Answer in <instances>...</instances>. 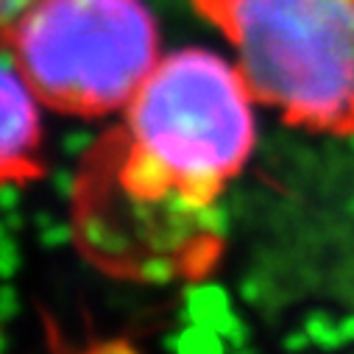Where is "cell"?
I'll list each match as a JSON object with an SVG mask.
<instances>
[{"label": "cell", "mask_w": 354, "mask_h": 354, "mask_svg": "<svg viewBox=\"0 0 354 354\" xmlns=\"http://www.w3.org/2000/svg\"><path fill=\"white\" fill-rule=\"evenodd\" d=\"M31 3H37V0H0V48H6L15 26L31 9Z\"/></svg>", "instance_id": "cell-5"}, {"label": "cell", "mask_w": 354, "mask_h": 354, "mask_svg": "<svg viewBox=\"0 0 354 354\" xmlns=\"http://www.w3.org/2000/svg\"><path fill=\"white\" fill-rule=\"evenodd\" d=\"M0 48V185H23L42 173L39 98Z\"/></svg>", "instance_id": "cell-4"}, {"label": "cell", "mask_w": 354, "mask_h": 354, "mask_svg": "<svg viewBox=\"0 0 354 354\" xmlns=\"http://www.w3.org/2000/svg\"><path fill=\"white\" fill-rule=\"evenodd\" d=\"M6 53L39 104L98 118L137 95L159 62V34L142 0H37Z\"/></svg>", "instance_id": "cell-3"}, {"label": "cell", "mask_w": 354, "mask_h": 354, "mask_svg": "<svg viewBox=\"0 0 354 354\" xmlns=\"http://www.w3.org/2000/svg\"><path fill=\"white\" fill-rule=\"evenodd\" d=\"M234 45L248 93L293 126L354 134V0H193Z\"/></svg>", "instance_id": "cell-2"}, {"label": "cell", "mask_w": 354, "mask_h": 354, "mask_svg": "<svg viewBox=\"0 0 354 354\" xmlns=\"http://www.w3.org/2000/svg\"><path fill=\"white\" fill-rule=\"evenodd\" d=\"M251 98L240 70L209 50L159 59L81 167L73 218L84 251L120 274L179 262L173 226L198 221L254 148Z\"/></svg>", "instance_id": "cell-1"}]
</instances>
